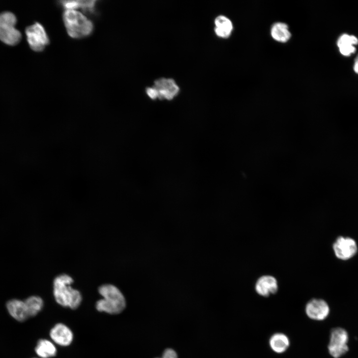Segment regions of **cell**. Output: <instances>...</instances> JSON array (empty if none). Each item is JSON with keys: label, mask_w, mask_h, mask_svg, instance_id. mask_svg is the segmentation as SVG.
I'll return each instance as SVG.
<instances>
[{"label": "cell", "mask_w": 358, "mask_h": 358, "mask_svg": "<svg viewBox=\"0 0 358 358\" xmlns=\"http://www.w3.org/2000/svg\"><path fill=\"white\" fill-rule=\"evenodd\" d=\"M73 282L70 275L60 274L54 278L53 288L54 298L59 305L75 309L81 303L82 296L79 290L71 286Z\"/></svg>", "instance_id": "1"}, {"label": "cell", "mask_w": 358, "mask_h": 358, "mask_svg": "<svg viewBox=\"0 0 358 358\" xmlns=\"http://www.w3.org/2000/svg\"><path fill=\"white\" fill-rule=\"evenodd\" d=\"M98 292L102 297L95 304L99 312L110 314H117L126 307V300L121 291L115 285L104 284L98 288Z\"/></svg>", "instance_id": "2"}, {"label": "cell", "mask_w": 358, "mask_h": 358, "mask_svg": "<svg viewBox=\"0 0 358 358\" xmlns=\"http://www.w3.org/2000/svg\"><path fill=\"white\" fill-rule=\"evenodd\" d=\"M63 20L67 33L73 38L87 37L93 31V23L76 10H66L63 14Z\"/></svg>", "instance_id": "3"}, {"label": "cell", "mask_w": 358, "mask_h": 358, "mask_svg": "<svg viewBox=\"0 0 358 358\" xmlns=\"http://www.w3.org/2000/svg\"><path fill=\"white\" fill-rule=\"evenodd\" d=\"M16 23V18L12 12L0 13V40L7 45H15L21 40V33L15 27Z\"/></svg>", "instance_id": "4"}, {"label": "cell", "mask_w": 358, "mask_h": 358, "mask_svg": "<svg viewBox=\"0 0 358 358\" xmlns=\"http://www.w3.org/2000/svg\"><path fill=\"white\" fill-rule=\"evenodd\" d=\"M27 40L31 49L35 52L42 51L49 44L48 36L43 25L39 22L28 26L25 29Z\"/></svg>", "instance_id": "5"}, {"label": "cell", "mask_w": 358, "mask_h": 358, "mask_svg": "<svg viewBox=\"0 0 358 358\" xmlns=\"http://www.w3.org/2000/svg\"><path fill=\"white\" fill-rule=\"evenodd\" d=\"M348 339V333L344 329L337 327L332 329L328 346L330 355L334 358H339L346 354L349 350Z\"/></svg>", "instance_id": "6"}, {"label": "cell", "mask_w": 358, "mask_h": 358, "mask_svg": "<svg viewBox=\"0 0 358 358\" xmlns=\"http://www.w3.org/2000/svg\"><path fill=\"white\" fill-rule=\"evenodd\" d=\"M333 249L336 257L342 260L352 258L358 252L356 242L349 237H338L333 243Z\"/></svg>", "instance_id": "7"}, {"label": "cell", "mask_w": 358, "mask_h": 358, "mask_svg": "<svg viewBox=\"0 0 358 358\" xmlns=\"http://www.w3.org/2000/svg\"><path fill=\"white\" fill-rule=\"evenodd\" d=\"M152 87L155 90L159 99L172 100L179 91V87L171 78H161L156 80Z\"/></svg>", "instance_id": "8"}, {"label": "cell", "mask_w": 358, "mask_h": 358, "mask_svg": "<svg viewBox=\"0 0 358 358\" xmlns=\"http://www.w3.org/2000/svg\"><path fill=\"white\" fill-rule=\"evenodd\" d=\"M305 312L308 318L316 321L325 319L329 314L330 307L324 300L313 298L306 304Z\"/></svg>", "instance_id": "9"}, {"label": "cell", "mask_w": 358, "mask_h": 358, "mask_svg": "<svg viewBox=\"0 0 358 358\" xmlns=\"http://www.w3.org/2000/svg\"><path fill=\"white\" fill-rule=\"evenodd\" d=\"M255 288L259 295L268 297L277 292L278 289V282L272 275H262L256 281Z\"/></svg>", "instance_id": "10"}, {"label": "cell", "mask_w": 358, "mask_h": 358, "mask_svg": "<svg viewBox=\"0 0 358 358\" xmlns=\"http://www.w3.org/2000/svg\"><path fill=\"white\" fill-rule=\"evenodd\" d=\"M50 336L53 341L61 346L70 345L73 340L71 329L62 323L56 324L50 330Z\"/></svg>", "instance_id": "11"}, {"label": "cell", "mask_w": 358, "mask_h": 358, "mask_svg": "<svg viewBox=\"0 0 358 358\" xmlns=\"http://www.w3.org/2000/svg\"><path fill=\"white\" fill-rule=\"evenodd\" d=\"M6 307L11 316L18 321H24L29 317L24 301L12 299L6 302Z\"/></svg>", "instance_id": "12"}, {"label": "cell", "mask_w": 358, "mask_h": 358, "mask_svg": "<svg viewBox=\"0 0 358 358\" xmlns=\"http://www.w3.org/2000/svg\"><path fill=\"white\" fill-rule=\"evenodd\" d=\"M358 44V39L354 35L343 34L337 42L340 52L345 56H349L356 51L355 45Z\"/></svg>", "instance_id": "13"}, {"label": "cell", "mask_w": 358, "mask_h": 358, "mask_svg": "<svg viewBox=\"0 0 358 358\" xmlns=\"http://www.w3.org/2000/svg\"><path fill=\"white\" fill-rule=\"evenodd\" d=\"M271 350L281 354L286 352L290 346V340L287 336L282 333H276L271 336L268 341Z\"/></svg>", "instance_id": "14"}, {"label": "cell", "mask_w": 358, "mask_h": 358, "mask_svg": "<svg viewBox=\"0 0 358 358\" xmlns=\"http://www.w3.org/2000/svg\"><path fill=\"white\" fill-rule=\"evenodd\" d=\"M214 32L215 34L220 38H227L229 37L233 28L232 21L224 15H219L214 20Z\"/></svg>", "instance_id": "15"}, {"label": "cell", "mask_w": 358, "mask_h": 358, "mask_svg": "<svg viewBox=\"0 0 358 358\" xmlns=\"http://www.w3.org/2000/svg\"><path fill=\"white\" fill-rule=\"evenodd\" d=\"M270 34L274 40L281 43H285L291 37V33L288 25L283 22H276L271 28Z\"/></svg>", "instance_id": "16"}, {"label": "cell", "mask_w": 358, "mask_h": 358, "mask_svg": "<svg viewBox=\"0 0 358 358\" xmlns=\"http://www.w3.org/2000/svg\"><path fill=\"white\" fill-rule=\"evenodd\" d=\"M35 351L42 358H49L56 356L57 349L54 344L46 339H41L37 343Z\"/></svg>", "instance_id": "17"}, {"label": "cell", "mask_w": 358, "mask_h": 358, "mask_svg": "<svg viewBox=\"0 0 358 358\" xmlns=\"http://www.w3.org/2000/svg\"><path fill=\"white\" fill-rule=\"evenodd\" d=\"M25 303L28 316L33 317L36 315L43 308L44 302L42 299L36 295L31 296L25 299Z\"/></svg>", "instance_id": "18"}, {"label": "cell", "mask_w": 358, "mask_h": 358, "mask_svg": "<svg viewBox=\"0 0 358 358\" xmlns=\"http://www.w3.org/2000/svg\"><path fill=\"white\" fill-rule=\"evenodd\" d=\"M96 0H79V8L85 11L92 12L94 10L96 4Z\"/></svg>", "instance_id": "19"}, {"label": "cell", "mask_w": 358, "mask_h": 358, "mask_svg": "<svg viewBox=\"0 0 358 358\" xmlns=\"http://www.w3.org/2000/svg\"><path fill=\"white\" fill-rule=\"evenodd\" d=\"M161 358H178V356L174 350L167 349L164 352Z\"/></svg>", "instance_id": "20"}, {"label": "cell", "mask_w": 358, "mask_h": 358, "mask_svg": "<svg viewBox=\"0 0 358 358\" xmlns=\"http://www.w3.org/2000/svg\"><path fill=\"white\" fill-rule=\"evenodd\" d=\"M354 70L356 73L358 74V55L357 56L355 60L354 65Z\"/></svg>", "instance_id": "21"}]
</instances>
